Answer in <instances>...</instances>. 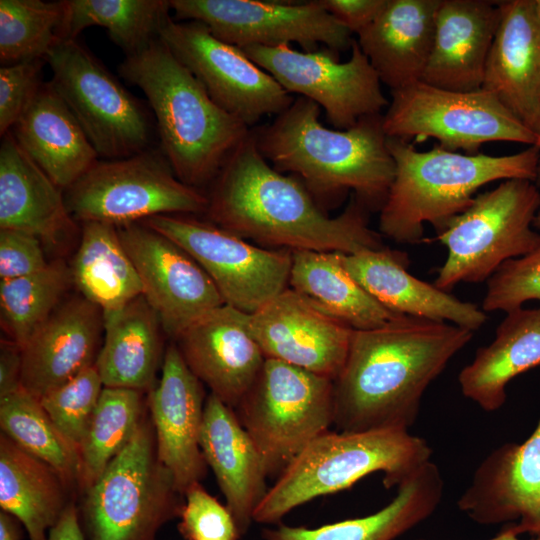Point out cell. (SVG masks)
Wrapping results in <instances>:
<instances>
[{"label":"cell","mask_w":540,"mask_h":540,"mask_svg":"<svg viewBox=\"0 0 540 540\" xmlns=\"http://www.w3.org/2000/svg\"><path fill=\"white\" fill-rule=\"evenodd\" d=\"M472 337L460 326L407 315L354 330L333 381L336 431L408 430L427 387Z\"/></svg>","instance_id":"obj_1"},{"label":"cell","mask_w":540,"mask_h":540,"mask_svg":"<svg viewBox=\"0 0 540 540\" xmlns=\"http://www.w3.org/2000/svg\"><path fill=\"white\" fill-rule=\"evenodd\" d=\"M208 200L212 223L264 248L342 254L383 248L368 226L369 210L354 195L330 217L298 178L262 157L252 130L212 182Z\"/></svg>","instance_id":"obj_2"},{"label":"cell","mask_w":540,"mask_h":540,"mask_svg":"<svg viewBox=\"0 0 540 540\" xmlns=\"http://www.w3.org/2000/svg\"><path fill=\"white\" fill-rule=\"evenodd\" d=\"M320 112L298 97L270 124L252 129L257 150L275 170L298 178L323 209L352 191L369 211H380L395 175L383 114L340 130L323 126Z\"/></svg>","instance_id":"obj_3"},{"label":"cell","mask_w":540,"mask_h":540,"mask_svg":"<svg viewBox=\"0 0 540 540\" xmlns=\"http://www.w3.org/2000/svg\"><path fill=\"white\" fill-rule=\"evenodd\" d=\"M119 72L146 96L177 178L197 189L212 184L252 129L222 109L159 38L126 56Z\"/></svg>","instance_id":"obj_4"},{"label":"cell","mask_w":540,"mask_h":540,"mask_svg":"<svg viewBox=\"0 0 540 540\" xmlns=\"http://www.w3.org/2000/svg\"><path fill=\"white\" fill-rule=\"evenodd\" d=\"M388 148L395 175L379 211V229L408 244L423 240L425 223L438 231L464 212L486 184L507 179L535 182L540 154L537 146L500 156L466 154L439 145L422 152L397 138H388Z\"/></svg>","instance_id":"obj_5"},{"label":"cell","mask_w":540,"mask_h":540,"mask_svg":"<svg viewBox=\"0 0 540 540\" xmlns=\"http://www.w3.org/2000/svg\"><path fill=\"white\" fill-rule=\"evenodd\" d=\"M427 442L408 430L327 431L315 438L276 479L256 508L253 521L277 524L314 498L350 488L383 472L386 488L398 487L431 461Z\"/></svg>","instance_id":"obj_6"},{"label":"cell","mask_w":540,"mask_h":540,"mask_svg":"<svg viewBox=\"0 0 540 540\" xmlns=\"http://www.w3.org/2000/svg\"><path fill=\"white\" fill-rule=\"evenodd\" d=\"M84 494L79 515L87 540H156L159 529L180 516L185 497L158 458L149 411Z\"/></svg>","instance_id":"obj_7"},{"label":"cell","mask_w":540,"mask_h":540,"mask_svg":"<svg viewBox=\"0 0 540 540\" xmlns=\"http://www.w3.org/2000/svg\"><path fill=\"white\" fill-rule=\"evenodd\" d=\"M540 190L527 179H507L475 196L472 204L437 231L448 251L434 285L448 291L461 282L487 281L510 259L534 248Z\"/></svg>","instance_id":"obj_8"},{"label":"cell","mask_w":540,"mask_h":540,"mask_svg":"<svg viewBox=\"0 0 540 540\" xmlns=\"http://www.w3.org/2000/svg\"><path fill=\"white\" fill-rule=\"evenodd\" d=\"M268 477H279L334 420L333 380L266 358L234 409Z\"/></svg>","instance_id":"obj_9"},{"label":"cell","mask_w":540,"mask_h":540,"mask_svg":"<svg viewBox=\"0 0 540 540\" xmlns=\"http://www.w3.org/2000/svg\"><path fill=\"white\" fill-rule=\"evenodd\" d=\"M383 129L388 138H433L447 150L466 154L479 153L489 142L539 145L534 131L491 92L453 91L423 81L391 91Z\"/></svg>","instance_id":"obj_10"},{"label":"cell","mask_w":540,"mask_h":540,"mask_svg":"<svg viewBox=\"0 0 540 540\" xmlns=\"http://www.w3.org/2000/svg\"><path fill=\"white\" fill-rule=\"evenodd\" d=\"M65 201L75 221L116 227L159 215L200 214L208 196L181 182L161 149L97 161L66 189Z\"/></svg>","instance_id":"obj_11"},{"label":"cell","mask_w":540,"mask_h":540,"mask_svg":"<svg viewBox=\"0 0 540 540\" xmlns=\"http://www.w3.org/2000/svg\"><path fill=\"white\" fill-rule=\"evenodd\" d=\"M56 92L99 157L123 159L150 148L152 125L143 105L77 39L49 53Z\"/></svg>","instance_id":"obj_12"},{"label":"cell","mask_w":540,"mask_h":540,"mask_svg":"<svg viewBox=\"0 0 540 540\" xmlns=\"http://www.w3.org/2000/svg\"><path fill=\"white\" fill-rule=\"evenodd\" d=\"M144 225L185 250L211 278L225 304L253 314L289 285L292 251L269 249L209 222L159 215Z\"/></svg>","instance_id":"obj_13"},{"label":"cell","mask_w":540,"mask_h":540,"mask_svg":"<svg viewBox=\"0 0 540 540\" xmlns=\"http://www.w3.org/2000/svg\"><path fill=\"white\" fill-rule=\"evenodd\" d=\"M241 49L288 93L323 108L335 129H348L364 117L382 114L389 104L376 71L355 39L345 62L327 47L309 52L290 45Z\"/></svg>","instance_id":"obj_14"},{"label":"cell","mask_w":540,"mask_h":540,"mask_svg":"<svg viewBox=\"0 0 540 540\" xmlns=\"http://www.w3.org/2000/svg\"><path fill=\"white\" fill-rule=\"evenodd\" d=\"M177 20L204 24L218 39L243 48L297 43L303 51L319 44L341 52L351 48L352 33L320 0H170Z\"/></svg>","instance_id":"obj_15"},{"label":"cell","mask_w":540,"mask_h":540,"mask_svg":"<svg viewBox=\"0 0 540 540\" xmlns=\"http://www.w3.org/2000/svg\"><path fill=\"white\" fill-rule=\"evenodd\" d=\"M159 39L222 109L250 129L264 116L282 113L294 101L241 48L218 39L200 22H178L169 16Z\"/></svg>","instance_id":"obj_16"},{"label":"cell","mask_w":540,"mask_h":540,"mask_svg":"<svg viewBox=\"0 0 540 540\" xmlns=\"http://www.w3.org/2000/svg\"><path fill=\"white\" fill-rule=\"evenodd\" d=\"M117 229L138 272L142 295L167 336L176 340L195 321L225 304L204 269L175 242L141 222Z\"/></svg>","instance_id":"obj_17"},{"label":"cell","mask_w":540,"mask_h":540,"mask_svg":"<svg viewBox=\"0 0 540 540\" xmlns=\"http://www.w3.org/2000/svg\"><path fill=\"white\" fill-rule=\"evenodd\" d=\"M264 356L335 380L346 362L354 329L287 287L250 315Z\"/></svg>","instance_id":"obj_18"},{"label":"cell","mask_w":540,"mask_h":540,"mask_svg":"<svg viewBox=\"0 0 540 540\" xmlns=\"http://www.w3.org/2000/svg\"><path fill=\"white\" fill-rule=\"evenodd\" d=\"M202 384L174 342L165 349L160 379L147 396L158 458L183 496L207 472L200 447L206 401Z\"/></svg>","instance_id":"obj_19"},{"label":"cell","mask_w":540,"mask_h":540,"mask_svg":"<svg viewBox=\"0 0 540 540\" xmlns=\"http://www.w3.org/2000/svg\"><path fill=\"white\" fill-rule=\"evenodd\" d=\"M175 343L191 372L233 409L266 360L252 333L250 314L228 304L195 321Z\"/></svg>","instance_id":"obj_20"},{"label":"cell","mask_w":540,"mask_h":540,"mask_svg":"<svg viewBox=\"0 0 540 540\" xmlns=\"http://www.w3.org/2000/svg\"><path fill=\"white\" fill-rule=\"evenodd\" d=\"M458 507L480 524L512 523L519 535L540 536V420L521 444L494 449L476 469Z\"/></svg>","instance_id":"obj_21"},{"label":"cell","mask_w":540,"mask_h":540,"mask_svg":"<svg viewBox=\"0 0 540 540\" xmlns=\"http://www.w3.org/2000/svg\"><path fill=\"white\" fill-rule=\"evenodd\" d=\"M104 317L82 295L64 299L22 349L21 387L40 399L96 363Z\"/></svg>","instance_id":"obj_22"},{"label":"cell","mask_w":540,"mask_h":540,"mask_svg":"<svg viewBox=\"0 0 540 540\" xmlns=\"http://www.w3.org/2000/svg\"><path fill=\"white\" fill-rule=\"evenodd\" d=\"M482 88L532 129L540 106V0L498 1Z\"/></svg>","instance_id":"obj_23"},{"label":"cell","mask_w":540,"mask_h":540,"mask_svg":"<svg viewBox=\"0 0 540 540\" xmlns=\"http://www.w3.org/2000/svg\"><path fill=\"white\" fill-rule=\"evenodd\" d=\"M499 16L498 1L441 0L420 81L453 91L481 89Z\"/></svg>","instance_id":"obj_24"},{"label":"cell","mask_w":540,"mask_h":540,"mask_svg":"<svg viewBox=\"0 0 540 540\" xmlns=\"http://www.w3.org/2000/svg\"><path fill=\"white\" fill-rule=\"evenodd\" d=\"M350 275L380 304L400 315L448 322L470 331L487 320L477 305L462 301L411 275L406 254L385 248L342 254Z\"/></svg>","instance_id":"obj_25"},{"label":"cell","mask_w":540,"mask_h":540,"mask_svg":"<svg viewBox=\"0 0 540 540\" xmlns=\"http://www.w3.org/2000/svg\"><path fill=\"white\" fill-rule=\"evenodd\" d=\"M200 447L243 536L269 489L268 476L256 446L234 409L211 393L205 401Z\"/></svg>","instance_id":"obj_26"},{"label":"cell","mask_w":540,"mask_h":540,"mask_svg":"<svg viewBox=\"0 0 540 540\" xmlns=\"http://www.w3.org/2000/svg\"><path fill=\"white\" fill-rule=\"evenodd\" d=\"M0 229L23 231L59 246L76 229L62 189L22 150L13 133L0 145Z\"/></svg>","instance_id":"obj_27"},{"label":"cell","mask_w":540,"mask_h":540,"mask_svg":"<svg viewBox=\"0 0 540 540\" xmlns=\"http://www.w3.org/2000/svg\"><path fill=\"white\" fill-rule=\"evenodd\" d=\"M441 0H386L356 40L390 90L420 81L434 37Z\"/></svg>","instance_id":"obj_28"},{"label":"cell","mask_w":540,"mask_h":540,"mask_svg":"<svg viewBox=\"0 0 540 540\" xmlns=\"http://www.w3.org/2000/svg\"><path fill=\"white\" fill-rule=\"evenodd\" d=\"M11 132L22 150L62 190L98 161L96 150L51 82L41 85Z\"/></svg>","instance_id":"obj_29"},{"label":"cell","mask_w":540,"mask_h":540,"mask_svg":"<svg viewBox=\"0 0 540 540\" xmlns=\"http://www.w3.org/2000/svg\"><path fill=\"white\" fill-rule=\"evenodd\" d=\"M443 480L438 467L425 463L397 487L379 511L317 528L279 525L262 530L263 540H394L428 518L439 505Z\"/></svg>","instance_id":"obj_30"},{"label":"cell","mask_w":540,"mask_h":540,"mask_svg":"<svg viewBox=\"0 0 540 540\" xmlns=\"http://www.w3.org/2000/svg\"><path fill=\"white\" fill-rule=\"evenodd\" d=\"M540 366V307L506 313L495 338L477 349L459 373L462 394L485 411L506 401V386L516 376Z\"/></svg>","instance_id":"obj_31"},{"label":"cell","mask_w":540,"mask_h":540,"mask_svg":"<svg viewBox=\"0 0 540 540\" xmlns=\"http://www.w3.org/2000/svg\"><path fill=\"white\" fill-rule=\"evenodd\" d=\"M103 317L105 334L95 365L104 387L149 392L165 355L157 313L140 295Z\"/></svg>","instance_id":"obj_32"},{"label":"cell","mask_w":540,"mask_h":540,"mask_svg":"<svg viewBox=\"0 0 540 540\" xmlns=\"http://www.w3.org/2000/svg\"><path fill=\"white\" fill-rule=\"evenodd\" d=\"M70 489L49 464L0 434V506L25 527L29 540H47Z\"/></svg>","instance_id":"obj_33"},{"label":"cell","mask_w":540,"mask_h":540,"mask_svg":"<svg viewBox=\"0 0 540 540\" xmlns=\"http://www.w3.org/2000/svg\"><path fill=\"white\" fill-rule=\"evenodd\" d=\"M290 288L354 330L385 325L395 317L345 269L338 252L292 251Z\"/></svg>","instance_id":"obj_34"},{"label":"cell","mask_w":540,"mask_h":540,"mask_svg":"<svg viewBox=\"0 0 540 540\" xmlns=\"http://www.w3.org/2000/svg\"><path fill=\"white\" fill-rule=\"evenodd\" d=\"M73 285L112 314L142 295L138 272L125 250L116 226L96 221L82 223L78 249L70 267Z\"/></svg>","instance_id":"obj_35"},{"label":"cell","mask_w":540,"mask_h":540,"mask_svg":"<svg viewBox=\"0 0 540 540\" xmlns=\"http://www.w3.org/2000/svg\"><path fill=\"white\" fill-rule=\"evenodd\" d=\"M63 4L62 40L76 39L84 29L100 26L126 56L159 38L171 10L165 0H65Z\"/></svg>","instance_id":"obj_36"},{"label":"cell","mask_w":540,"mask_h":540,"mask_svg":"<svg viewBox=\"0 0 540 540\" xmlns=\"http://www.w3.org/2000/svg\"><path fill=\"white\" fill-rule=\"evenodd\" d=\"M144 392L104 387L79 448L84 493L130 442L148 411Z\"/></svg>","instance_id":"obj_37"},{"label":"cell","mask_w":540,"mask_h":540,"mask_svg":"<svg viewBox=\"0 0 540 540\" xmlns=\"http://www.w3.org/2000/svg\"><path fill=\"white\" fill-rule=\"evenodd\" d=\"M0 427L17 445L55 469L70 490L80 489L79 450L57 428L39 399L23 388L1 398Z\"/></svg>","instance_id":"obj_38"},{"label":"cell","mask_w":540,"mask_h":540,"mask_svg":"<svg viewBox=\"0 0 540 540\" xmlns=\"http://www.w3.org/2000/svg\"><path fill=\"white\" fill-rule=\"evenodd\" d=\"M73 285L71 269L58 260L33 274L0 280L1 326L21 348L63 302Z\"/></svg>","instance_id":"obj_39"},{"label":"cell","mask_w":540,"mask_h":540,"mask_svg":"<svg viewBox=\"0 0 540 540\" xmlns=\"http://www.w3.org/2000/svg\"><path fill=\"white\" fill-rule=\"evenodd\" d=\"M63 1L1 0L0 60L5 65L46 60L62 41Z\"/></svg>","instance_id":"obj_40"},{"label":"cell","mask_w":540,"mask_h":540,"mask_svg":"<svg viewBox=\"0 0 540 540\" xmlns=\"http://www.w3.org/2000/svg\"><path fill=\"white\" fill-rule=\"evenodd\" d=\"M103 388L94 364L39 399L57 428L78 450Z\"/></svg>","instance_id":"obj_41"},{"label":"cell","mask_w":540,"mask_h":540,"mask_svg":"<svg viewBox=\"0 0 540 540\" xmlns=\"http://www.w3.org/2000/svg\"><path fill=\"white\" fill-rule=\"evenodd\" d=\"M531 300L540 302V235L532 250L506 261L487 280L482 310L507 313Z\"/></svg>","instance_id":"obj_42"},{"label":"cell","mask_w":540,"mask_h":540,"mask_svg":"<svg viewBox=\"0 0 540 540\" xmlns=\"http://www.w3.org/2000/svg\"><path fill=\"white\" fill-rule=\"evenodd\" d=\"M184 497L178 530L186 540H238L241 537L227 506L200 483L191 486Z\"/></svg>","instance_id":"obj_43"},{"label":"cell","mask_w":540,"mask_h":540,"mask_svg":"<svg viewBox=\"0 0 540 540\" xmlns=\"http://www.w3.org/2000/svg\"><path fill=\"white\" fill-rule=\"evenodd\" d=\"M46 60L36 59L4 65L0 68V134L11 131L38 93L42 67Z\"/></svg>","instance_id":"obj_44"},{"label":"cell","mask_w":540,"mask_h":540,"mask_svg":"<svg viewBox=\"0 0 540 540\" xmlns=\"http://www.w3.org/2000/svg\"><path fill=\"white\" fill-rule=\"evenodd\" d=\"M36 236L18 230L0 229V280L27 276L48 265Z\"/></svg>","instance_id":"obj_45"},{"label":"cell","mask_w":540,"mask_h":540,"mask_svg":"<svg viewBox=\"0 0 540 540\" xmlns=\"http://www.w3.org/2000/svg\"><path fill=\"white\" fill-rule=\"evenodd\" d=\"M320 2L351 33L358 34L377 17L386 0H320Z\"/></svg>","instance_id":"obj_46"},{"label":"cell","mask_w":540,"mask_h":540,"mask_svg":"<svg viewBox=\"0 0 540 540\" xmlns=\"http://www.w3.org/2000/svg\"><path fill=\"white\" fill-rule=\"evenodd\" d=\"M22 349L12 340L0 344V399L21 387Z\"/></svg>","instance_id":"obj_47"},{"label":"cell","mask_w":540,"mask_h":540,"mask_svg":"<svg viewBox=\"0 0 540 540\" xmlns=\"http://www.w3.org/2000/svg\"><path fill=\"white\" fill-rule=\"evenodd\" d=\"M47 540H85L79 511L70 502L56 524L49 530Z\"/></svg>","instance_id":"obj_48"},{"label":"cell","mask_w":540,"mask_h":540,"mask_svg":"<svg viewBox=\"0 0 540 540\" xmlns=\"http://www.w3.org/2000/svg\"><path fill=\"white\" fill-rule=\"evenodd\" d=\"M14 519L7 512L0 511V540H20V531Z\"/></svg>","instance_id":"obj_49"},{"label":"cell","mask_w":540,"mask_h":540,"mask_svg":"<svg viewBox=\"0 0 540 540\" xmlns=\"http://www.w3.org/2000/svg\"><path fill=\"white\" fill-rule=\"evenodd\" d=\"M490 540H521L518 538V534L513 530L511 524L506 525L496 537ZM531 540H540V536L532 538Z\"/></svg>","instance_id":"obj_50"},{"label":"cell","mask_w":540,"mask_h":540,"mask_svg":"<svg viewBox=\"0 0 540 540\" xmlns=\"http://www.w3.org/2000/svg\"><path fill=\"white\" fill-rule=\"evenodd\" d=\"M532 130L538 137V140H539L538 148L540 151V106H539L535 121L532 125ZM535 183L540 188V154H539V164H538L537 177H536Z\"/></svg>","instance_id":"obj_51"},{"label":"cell","mask_w":540,"mask_h":540,"mask_svg":"<svg viewBox=\"0 0 540 540\" xmlns=\"http://www.w3.org/2000/svg\"><path fill=\"white\" fill-rule=\"evenodd\" d=\"M533 225H534V228L540 229V209L535 217Z\"/></svg>","instance_id":"obj_52"}]
</instances>
